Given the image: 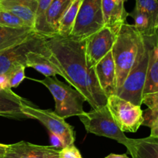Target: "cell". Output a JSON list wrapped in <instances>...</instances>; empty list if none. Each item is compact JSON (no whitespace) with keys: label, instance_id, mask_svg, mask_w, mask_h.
Returning <instances> with one entry per match:
<instances>
[{"label":"cell","instance_id":"cell-1","mask_svg":"<svg viewBox=\"0 0 158 158\" xmlns=\"http://www.w3.org/2000/svg\"><path fill=\"white\" fill-rule=\"evenodd\" d=\"M86 40L53 36L46 38V45L64 70L69 84L81 93L93 109L104 106L107 97L99 85L94 68H89L85 54Z\"/></svg>","mask_w":158,"mask_h":158},{"label":"cell","instance_id":"cell-2","mask_svg":"<svg viewBox=\"0 0 158 158\" xmlns=\"http://www.w3.org/2000/svg\"><path fill=\"white\" fill-rule=\"evenodd\" d=\"M143 39L134 25L127 23L117 32L111 50L117 74V91L132 69Z\"/></svg>","mask_w":158,"mask_h":158},{"label":"cell","instance_id":"cell-3","mask_svg":"<svg viewBox=\"0 0 158 158\" xmlns=\"http://www.w3.org/2000/svg\"><path fill=\"white\" fill-rule=\"evenodd\" d=\"M151 45V37H143L137 60L123 85L117 89L115 94L125 100L140 106L148 73Z\"/></svg>","mask_w":158,"mask_h":158},{"label":"cell","instance_id":"cell-4","mask_svg":"<svg viewBox=\"0 0 158 158\" xmlns=\"http://www.w3.org/2000/svg\"><path fill=\"white\" fill-rule=\"evenodd\" d=\"M43 84L48 88L55 100L54 112L63 119L80 116L85 112L83 103L86 99L83 94L70 85L65 84L56 78V76L45 77L43 80L32 79Z\"/></svg>","mask_w":158,"mask_h":158},{"label":"cell","instance_id":"cell-5","mask_svg":"<svg viewBox=\"0 0 158 158\" xmlns=\"http://www.w3.org/2000/svg\"><path fill=\"white\" fill-rule=\"evenodd\" d=\"M89 133L116 140L127 147L130 138L125 136L113 119L106 105L93 109L79 116Z\"/></svg>","mask_w":158,"mask_h":158},{"label":"cell","instance_id":"cell-6","mask_svg":"<svg viewBox=\"0 0 158 158\" xmlns=\"http://www.w3.org/2000/svg\"><path fill=\"white\" fill-rule=\"evenodd\" d=\"M103 27L101 0H83L69 37L84 40Z\"/></svg>","mask_w":158,"mask_h":158},{"label":"cell","instance_id":"cell-7","mask_svg":"<svg viewBox=\"0 0 158 158\" xmlns=\"http://www.w3.org/2000/svg\"><path fill=\"white\" fill-rule=\"evenodd\" d=\"M106 107L122 132L135 133L143 125V112L140 105H135L117 94L107 97Z\"/></svg>","mask_w":158,"mask_h":158},{"label":"cell","instance_id":"cell-8","mask_svg":"<svg viewBox=\"0 0 158 158\" xmlns=\"http://www.w3.org/2000/svg\"><path fill=\"white\" fill-rule=\"evenodd\" d=\"M31 51L49 52L46 37L34 33L19 44L0 51V75L6 74L16 65H26V54Z\"/></svg>","mask_w":158,"mask_h":158},{"label":"cell","instance_id":"cell-9","mask_svg":"<svg viewBox=\"0 0 158 158\" xmlns=\"http://www.w3.org/2000/svg\"><path fill=\"white\" fill-rule=\"evenodd\" d=\"M23 112L28 119H37L46 126L49 133L60 136L65 147L74 144L76 139L74 128L54 112L37 108L32 102L25 105Z\"/></svg>","mask_w":158,"mask_h":158},{"label":"cell","instance_id":"cell-10","mask_svg":"<svg viewBox=\"0 0 158 158\" xmlns=\"http://www.w3.org/2000/svg\"><path fill=\"white\" fill-rule=\"evenodd\" d=\"M116 35L117 33L114 31L104 26L86 39L85 54L88 68H94L102 58L112 50Z\"/></svg>","mask_w":158,"mask_h":158},{"label":"cell","instance_id":"cell-11","mask_svg":"<svg viewBox=\"0 0 158 158\" xmlns=\"http://www.w3.org/2000/svg\"><path fill=\"white\" fill-rule=\"evenodd\" d=\"M60 150L52 146H42L20 141L8 145L0 158H60Z\"/></svg>","mask_w":158,"mask_h":158},{"label":"cell","instance_id":"cell-12","mask_svg":"<svg viewBox=\"0 0 158 158\" xmlns=\"http://www.w3.org/2000/svg\"><path fill=\"white\" fill-rule=\"evenodd\" d=\"M26 68H32L45 77L60 75L69 83V78L50 50L47 53L31 51L26 54Z\"/></svg>","mask_w":158,"mask_h":158},{"label":"cell","instance_id":"cell-13","mask_svg":"<svg viewBox=\"0 0 158 158\" xmlns=\"http://www.w3.org/2000/svg\"><path fill=\"white\" fill-rule=\"evenodd\" d=\"M94 68L99 85L106 97L115 94L117 91V74L112 52L108 53Z\"/></svg>","mask_w":158,"mask_h":158},{"label":"cell","instance_id":"cell-14","mask_svg":"<svg viewBox=\"0 0 158 158\" xmlns=\"http://www.w3.org/2000/svg\"><path fill=\"white\" fill-rule=\"evenodd\" d=\"M104 26L117 33L120 27L127 23L129 12L124 7L123 0H101Z\"/></svg>","mask_w":158,"mask_h":158},{"label":"cell","instance_id":"cell-15","mask_svg":"<svg viewBox=\"0 0 158 158\" xmlns=\"http://www.w3.org/2000/svg\"><path fill=\"white\" fill-rule=\"evenodd\" d=\"M31 103L12 91L11 88L0 89V116L15 119H28L23 113L25 105Z\"/></svg>","mask_w":158,"mask_h":158},{"label":"cell","instance_id":"cell-16","mask_svg":"<svg viewBox=\"0 0 158 158\" xmlns=\"http://www.w3.org/2000/svg\"><path fill=\"white\" fill-rule=\"evenodd\" d=\"M38 0L15 1L2 0L0 2V9L12 12L23 20L28 26L34 29Z\"/></svg>","mask_w":158,"mask_h":158},{"label":"cell","instance_id":"cell-17","mask_svg":"<svg viewBox=\"0 0 158 158\" xmlns=\"http://www.w3.org/2000/svg\"><path fill=\"white\" fill-rule=\"evenodd\" d=\"M132 158H158V138L149 136L140 139H131L127 146Z\"/></svg>","mask_w":158,"mask_h":158},{"label":"cell","instance_id":"cell-18","mask_svg":"<svg viewBox=\"0 0 158 158\" xmlns=\"http://www.w3.org/2000/svg\"><path fill=\"white\" fill-rule=\"evenodd\" d=\"M158 92V33L151 37L150 58L143 95Z\"/></svg>","mask_w":158,"mask_h":158},{"label":"cell","instance_id":"cell-19","mask_svg":"<svg viewBox=\"0 0 158 158\" xmlns=\"http://www.w3.org/2000/svg\"><path fill=\"white\" fill-rule=\"evenodd\" d=\"M74 0H53L46 14L47 37L56 35L57 28L62 16Z\"/></svg>","mask_w":158,"mask_h":158},{"label":"cell","instance_id":"cell-20","mask_svg":"<svg viewBox=\"0 0 158 158\" xmlns=\"http://www.w3.org/2000/svg\"><path fill=\"white\" fill-rule=\"evenodd\" d=\"M33 28H9L0 26V51L19 44L34 33Z\"/></svg>","mask_w":158,"mask_h":158},{"label":"cell","instance_id":"cell-21","mask_svg":"<svg viewBox=\"0 0 158 158\" xmlns=\"http://www.w3.org/2000/svg\"><path fill=\"white\" fill-rule=\"evenodd\" d=\"M83 0H74L65 12L59 23L56 35L63 37H68L73 27L77 15L80 9ZM56 36V35H55Z\"/></svg>","mask_w":158,"mask_h":158},{"label":"cell","instance_id":"cell-22","mask_svg":"<svg viewBox=\"0 0 158 158\" xmlns=\"http://www.w3.org/2000/svg\"><path fill=\"white\" fill-rule=\"evenodd\" d=\"M129 15L134 19V26L142 36L154 37L157 33L153 31L149 17L145 12L134 8L132 12H129Z\"/></svg>","mask_w":158,"mask_h":158},{"label":"cell","instance_id":"cell-23","mask_svg":"<svg viewBox=\"0 0 158 158\" xmlns=\"http://www.w3.org/2000/svg\"><path fill=\"white\" fill-rule=\"evenodd\" d=\"M135 8L148 15L151 28L156 33L158 23V0H136Z\"/></svg>","mask_w":158,"mask_h":158},{"label":"cell","instance_id":"cell-24","mask_svg":"<svg viewBox=\"0 0 158 158\" xmlns=\"http://www.w3.org/2000/svg\"><path fill=\"white\" fill-rule=\"evenodd\" d=\"M53 0H38L36 13H35L34 30L36 33L47 38L46 33V14Z\"/></svg>","mask_w":158,"mask_h":158},{"label":"cell","instance_id":"cell-25","mask_svg":"<svg viewBox=\"0 0 158 158\" xmlns=\"http://www.w3.org/2000/svg\"><path fill=\"white\" fill-rule=\"evenodd\" d=\"M26 65L19 64L14 67L6 74L7 77L8 87L12 89V88H17L23 80L26 78L25 69Z\"/></svg>","mask_w":158,"mask_h":158},{"label":"cell","instance_id":"cell-26","mask_svg":"<svg viewBox=\"0 0 158 158\" xmlns=\"http://www.w3.org/2000/svg\"><path fill=\"white\" fill-rule=\"evenodd\" d=\"M0 26L9 28L29 27L18 16L12 12L0 9ZM32 28V27H31Z\"/></svg>","mask_w":158,"mask_h":158},{"label":"cell","instance_id":"cell-27","mask_svg":"<svg viewBox=\"0 0 158 158\" xmlns=\"http://www.w3.org/2000/svg\"><path fill=\"white\" fill-rule=\"evenodd\" d=\"M143 125L151 128V135L153 137L158 138V112H148L143 114Z\"/></svg>","mask_w":158,"mask_h":158},{"label":"cell","instance_id":"cell-28","mask_svg":"<svg viewBox=\"0 0 158 158\" xmlns=\"http://www.w3.org/2000/svg\"><path fill=\"white\" fill-rule=\"evenodd\" d=\"M142 104L148 106V112H158V92L143 94Z\"/></svg>","mask_w":158,"mask_h":158},{"label":"cell","instance_id":"cell-29","mask_svg":"<svg viewBox=\"0 0 158 158\" xmlns=\"http://www.w3.org/2000/svg\"><path fill=\"white\" fill-rule=\"evenodd\" d=\"M60 158H83L78 149L73 145L63 147L60 150Z\"/></svg>","mask_w":158,"mask_h":158},{"label":"cell","instance_id":"cell-30","mask_svg":"<svg viewBox=\"0 0 158 158\" xmlns=\"http://www.w3.org/2000/svg\"><path fill=\"white\" fill-rule=\"evenodd\" d=\"M49 135H50V142L52 147L58 149V150H61L63 147H65L63 139L60 136L50 133H49Z\"/></svg>","mask_w":158,"mask_h":158},{"label":"cell","instance_id":"cell-31","mask_svg":"<svg viewBox=\"0 0 158 158\" xmlns=\"http://www.w3.org/2000/svg\"><path fill=\"white\" fill-rule=\"evenodd\" d=\"M104 158H130L127 154H115V153H110Z\"/></svg>","mask_w":158,"mask_h":158},{"label":"cell","instance_id":"cell-32","mask_svg":"<svg viewBox=\"0 0 158 158\" xmlns=\"http://www.w3.org/2000/svg\"><path fill=\"white\" fill-rule=\"evenodd\" d=\"M7 147H8V145H6V144L0 143V157H2V156L5 154Z\"/></svg>","mask_w":158,"mask_h":158},{"label":"cell","instance_id":"cell-33","mask_svg":"<svg viewBox=\"0 0 158 158\" xmlns=\"http://www.w3.org/2000/svg\"><path fill=\"white\" fill-rule=\"evenodd\" d=\"M15 1H32V0H15Z\"/></svg>","mask_w":158,"mask_h":158},{"label":"cell","instance_id":"cell-34","mask_svg":"<svg viewBox=\"0 0 158 158\" xmlns=\"http://www.w3.org/2000/svg\"><path fill=\"white\" fill-rule=\"evenodd\" d=\"M157 32L158 33V23H157Z\"/></svg>","mask_w":158,"mask_h":158},{"label":"cell","instance_id":"cell-35","mask_svg":"<svg viewBox=\"0 0 158 158\" xmlns=\"http://www.w3.org/2000/svg\"><path fill=\"white\" fill-rule=\"evenodd\" d=\"M123 1H124V2H126V1H127V0H123Z\"/></svg>","mask_w":158,"mask_h":158},{"label":"cell","instance_id":"cell-36","mask_svg":"<svg viewBox=\"0 0 158 158\" xmlns=\"http://www.w3.org/2000/svg\"><path fill=\"white\" fill-rule=\"evenodd\" d=\"M1 1H2V0H0V2H1Z\"/></svg>","mask_w":158,"mask_h":158},{"label":"cell","instance_id":"cell-37","mask_svg":"<svg viewBox=\"0 0 158 158\" xmlns=\"http://www.w3.org/2000/svg\"><path fill=\"white\" fill-rule=\"evenodd\" d=\"M123 2H124V1H123Z\"/></svg>","mask_w":158,"mask_h":158}]
</instances>
